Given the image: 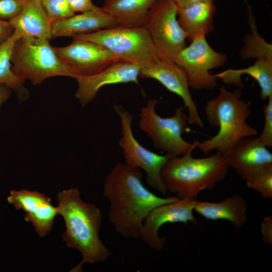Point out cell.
<instances>
[{"mask_svg":"<svg viewBox=\"0 0 272 272\" xmlns=\"http://www.w3.org/2000/svg\"><path fill=\"white\" fill-rule=\"evenodd\" d=\"M143 176L141 169L118 162L104 180L103 193L110 203L109 220L124 238L139 239L144 221L150 212L179 198L156 195L143 184Z\"/></svg>","mask_w":272,"mask_h":272,"instance_id":"1","label":"cell"},{"mask_svg":"<svg viewBox=\"0 0 272 272\" xmlns=\"http://www.w3.org/2000/svg\"><path fill=\"white\" fill-rule=\"evenodd\" d=\"M58 214L63 218L66 230L62 238L66 246L79 250L82 261L70 271H81L85 263L102 262L112 255L100 239L102 213L94 204L82 200L77 188L57 194Z\"/></svg>","mask_w":272,"mask_h":272,"instance_id":"2","label":"cell"},{"mask_svg":"<svg viewBox=\"0 0 272 272\" xmlns=\"http://www.w3.org/2000/svg\"><path fill=\"white\" fill-rule=\"evenodd\" d=\"M241 96L240 90L230 91L223 86L217 97L207 102L205 113L207 121L219 127V130L213 137L199 142L197 148L204 154L215 150L225 155L241 139L257 135V130L247 122L251 112V101Z\"/></svg>","mask_w":272,"mask_h":272,"instance_id":"3","label":"cell"},{"mask_svg":"<svg viewBox=\"0 0 272 272\" xmlns=\"http://www.w3.org/2000/svg\"><path fill=\"white\" fill-rule=\"evenodd\" d=\"M193 151L173 156L161 172L168 192L179 198L196 199L201 191L214 188L228 172L229 167L224 154L216 151L210 156L194 158Z\"/></svg>","mask_w":272,"mask_h":272,"instance_id":"4","label":"cell"},{"mask_svg":"<svg viewBox=\"0 0 272 272\" xmlns=\"http://www.w3.org/2000/svg\"><path fill=\"white\" fill-rule=\"evenodd\" d=\"M48 40L21 37L13 48L11 62L13 71L34 85L52 77L74 75L62 63Z\"/></svg>","mask_w":272,"mask_h":272,"instance_id":"5","label":"cell"},{"mask_svg":"<svg viewBox=\"0 0 272 272\" xmlns=\"http://www.w3.org/2000/svg\"><path fill=\"white\" fill-rule=\"evenodd\" d=\"M158 103L157 99L149 100L139 114V127L150 139L153 146L172 156H181L197 148L199 141L190 143L182 137L188 123L184 107H178L171 117H163L156 111Z\"/></svg>","mask_w":272,"mask_h":272,"instance_id":"6","label":"cell"},{"mask_svg":"<svg viewBox=\"0 0 272 272\" xmlns=\"http://www.w3.org/2000/svg\"><path fill=\"white\" fill-rule=\"evenodd\" d=\"M106 48L119 60L144 67L158 57L150 34L145 26H117L77 36Z\"/></svg>","mask_w":272,"mask_h":272,"instance_id":"7","label":"cell"},{"mask_svg":"<svg viewBox=\"0 0 272 272\" xmlns=\"http://www.w3.org/2000/svg\"><path fill=\"white\" fill-rule=\"evenodd\" d=\"M114 109L120 120L121 136L118 145L122 150L124 163L131 167L144 170L149 185L163 195H166L168 191L161 172L173 156L167 154H158L143 146L133 135L131 114L120 105L115 104Z\"/></svg>","mask_w":272,"mask_h":272,"instance_id":"8","label":"cell"},{"mask_svg":"<svg viewBox=\"0 0 272 272\" xmlns=\"http://www.w3.org/2000/svg\"><path fill=\"white\" fill-rule=\"evenodd\" d=\"M173 0H157L150 9L145 26L159 58L172 60L186 46V34L177 20Z\"/></svg>","mask_w":272,"mask_h":272,"instance_id":"9","label":"cell"},{"mask_svg":"<svg viewBox=\"0 0 272 272\" xmlns=\"http://www.w3.org/2000/svg\"><path fill=\"white\" fill-rule=\"evenodd\" d=\"M226 60L225 54L213 49L206 36H200L181 50L173 61L185 72L189 87L200 90L216 87L217 79L209 71L223 66Z\"/></svg>","mask_w":272,"mask_h":272,"instance_id":"10","label":"cell"},{"mask_svg":"<svg viewBox=\"0 0 272 272\" xmlns=\"http://www.w3.org/2000/svg\"><path fill=\"white\" fill-rule=\"evenodd\" d=\"M73 38L70 44L54 49L62 63L74 75L75 79L95 74L119 60L107 49L96 43Z\"/></svg>","mask_w":272,"mask_h":272,"instance_id":"11","label":"cell"},{"mask_svg":"<svg viewBox=\"0 0 272 272\" xmlns=\"http://www.w3.org/2000/svg\"><path fill=\"white\" fill-rule=\"evenodd\" d=\"M139 77L154 79L160 83L170 92L179 96L184 107L188 111V122L201 127L203 121L194 101L184 70L172 60L157 57L148 65L140 68Z\"/></svg>","mask_w":272,"mask_h":272,"instance_id":"12","label":"cell"},{"mask_svg":"<svg viewBox=\"0 0 272 272\" xmlns=\"http://www.w3.org/2000/svg\"><path fill=\"white\" fill-rule=\"evenodd\" d=\"M196 200L178 198L153 209L144 221L140 239L152 249L162 250L164 247L165 239L159 236V230L163 225L175 223L187 224L189 222L195 225L198 224L193 214Z\"/></svg>","mask_w":272,"mask_h":272,"instance_id":"13","label":"cell"},{"mask_svg":"<svg viewBox=\"0 0 272 272\" xmlns=\"http://www.w3.org/2000/svg\"><path fill=\"white\" fill-rule=\"evenodd\" d=\"M255 136L243 138L224 155L229 168L244 181L272 168V154Z\"/></svg>","mask_w":272,"mask_h":272,"instance_id":"14","label":"cell"},{"mask_svg":"<svg viewBox=\"0 0 272 272\" xmlns=\"http://www.w3.org/2000/svg\"><path fill=\"white\" fill-rule=\"evenodd\" d=\"M140 68L138 64L118 60L95 74L78 77L75 79L78 83L75 97L84 107L105 86L130 82L138 84Z\"/></svg>","mask_w":272,"mask_h":272,"instance_id":"15","label":"cell"},{"mask_svg":"<svg viewBox=\"0 0 272 272\" xmlns=\"http://www.w3.org/2000/svg\"><path fill=\"white\" fill-rule=\"evenodd\" d=\"M7 200L16 210L25 212V220L32 223L40 237L51 230L58 209L51 204L50 198L43 193L24 189L11 190Z\"/></svg>","mask_w":272,"mask_h":272,"instance_id":"16","label":"cell"},{"mask_svg":"<svg viewBox=\"0 0 272 272\" xmlns=\"http://www.w3.org/2000/svg\"><path fill=\"white\" fill-rule=\"evenodd\" d=\"M118 26L116 21L102 7L94 9L51 23V38L75 37Z\"/></svg>","mask_w":272,"mask_h":272,"instance_id":"17","label":"cell"},{"mask_svg":"<svg viewBox=\"0 0 272 272\" xmlns=\"http://www.w3.org/2000/svg\"><path fill=\"white\" fill-rule=\"evenodd\" d=\"M9 22L14 33L20 38L51 39L52 22L40 0H31L24 3L19 15Z\"/></svg>","mask_w":272,"mask_h":272,"instance_id":"18","label":"cell"},{"mask_svg":"<svg viewBox=\"0 0 272 272\" xmlns=\"http://www.w3.org/2000/svg\"><path fill=\"white\" fill-rule=\"evenodd\" d=\"M216 11L214 2H202L178 8V21L190 42L206 36L214 30Z\"/></svg>","mask_w":272,"mask_h":272,"instance_id":"19","label":"cell"},{"mask_svg":"<svg viewBox=\"0 0 272 272\" xmlns=\"http://www.w3.org/2000/svg\"><path fill=\"white\" fill-rule=\"evenodd\" d=\"M194 211L207 220H224L232 223L239 229L246 223L247 205L241 196L234 194L217 202L196 200Z\"/></svg>","mask_w":272,"mask_h":272,"instance_id":"20","label":"cell"},{"mask_svg":"<svg viewBox=\"0 0 272 272\" xmlns=\"http://www.w3.org/2000/svg\"><path fill=\"white\" fill-rule=\"evenodd\" d=\"M157 0H105L102 8L118 26H145L148 13Z\"/></svg>","mask_w":272,"mask_h":272,"instance_id":"21","label":"cell"},{"mask_svg":"<svg viewBox=\"0 0 272 272\" xmlns=\"http://www.w3.org/2000/svg\"><path fill=\"white\" fill-rule=\"evenodd\" d=\"M248 75L256 81L260 88V98L267 100L272 96V60L256 59L254 63L241 69H228L214 75L226 84L243 88L241 76Z\"/></svg>","mask_w":272,"mask_h":272,"instance_id":"22","label":"cell"},{"mask_svg":"<svg viewBox=\"0 0 272 272\" xmlns=\"http://www.w3.org/2000/svg\"><path fill=\"white\" fill-rule=\"evenodd\" d=\"M19 38L14 32L6 41L0 45V84L14 91L19 100L23 101L28 96V91L24 86L25 80L13 71L11 62L13 48Z\"/></svg>","mask_w":272,"mask_h":272,"instance_id":"23","label":"cell"},{"mask_svg":"<svg viewBox=\"0 0 272 272\" xmlns=\"http://www.w3.org/2000/svg\"><path fill=\"white\" fill-rule=\"evenodd\" d=\"M248 23L251 32L245 35L243 47L239 55L243 59L256 58L272 60V45L259 34L252 9L248 5Z\"/></svg>","mask_w":272,"mask_h":272,"instance_id":"24","label":"cell"},{"mask_svg":"<svg viewBox=\"0 0 272 272\" xmlns=\"http://www.w3.org/2000/svg\"><path fill=\"white\" fill-rule=\"evenodd\" d=\"M245 183L248 188L257 191L262 198H272V168L253 176Z\"/></svg>","mask_w":272,"mask_h":272,"instance_id":"25","label":"cell"},{"mask_svg":"<svg viewBox=\"0 0 272 272\" xmlns=\"http://www.w3.org/2000/svg\"><path fill=\"white\" fill-rule=\"evenodd\" d=\"M40 1L52 22L68 18L75 14L67 0Z\"/></svg>","mask_w":272,"mask_h":272,"instance_id":"26","label":"cell"},{"mask_svg":"<svg viewBox=\"0 0 272 272\" xmlns=\"http://www.w3.org/2000/svg\"><path fill=\"white\" fill-rule=\"evenodd\" d=\"M262 107L264 115V125L259 140L268 148L272 147V96L267 99Z\"/></svg>","mask_w":272,"mask_h":272,"instance_id":"27","label":"cell"},{"mask_svg":"<svg viewBox=\"0 0 272 272\" xmlns=\"http://www.w3.org/2000/svg\"><path fill=\"white\" fill-rule=\"evenodd\" d=\"M23 3L19 0H0V20L10 21L19 15Z\"/></svg>","mask_w":272,"mask_h":272,"instance_id":"28","label":"cell"},{"mask_svg":"<svg viewBox=\"0 0 272 272\" xmlns=\"http://www.w3.org/2000/svg\"><path fill=\"white\" fill-rule=\"evenodd\" d=\"M262 240L264 243L272 245V217H265L260 223Z\"/></svg>","mask_w":272,"mask_h":272,"instance_id":"29","label":"cell"},{"mask_svg":"<svg viewBox=\"0 0 272 272\" xmlns=\"http://www.w3.org/2000/svg\"><path fill=\"white\" fill-rule=\"evenodd\" d=\"M69 6L75 13L77 12L83 13L94 9L95 5L92 0H67Z\"/></svg>","mask_w":272,"mask_h":272,"instance_id":"30","label":"cell"},{"mask_svg":"<svg viewBox=\"0 0 272 272\" xmlns=\"http://www.w3.org/2000/svg\"><path fill=\"white\" fill-rule=\"evenodd\" d=\"M14 32V28L9 21L0 20V45L6 41Z\"/></svg>","mask_w":272,"mask_h":272,"instance_id":"31","label":"cell"},{"mask_svg":"<svg viewBox=\"0 0 272 272\" xmlns=\"http://www.w3.org/2000/svg\"><path fill=\"white\" fill-rule=\"evenodd\" d=\"M11 90L4 85L0 84V108L10 97Z\"/></svg>","mask_w":272,"mask_h":272,"instance_id":"32","label":"cell"},{"mask_svg":"<svg viewBox=\"0 0 272 272\" xmlns=\"http://www.w3.org/2000/svg\"><path fill=\"white\" fill-rule=\"evenodd\" d=\"M178 8H183L202 2H214V0H173Z\"/></svg>","mask_w":272,"mask_h":272,"instance_id":"33","label":"cell"},{"mask_svg":"<svg viewBox=\"0 0 272 272\" xmlns=\"http://www.w3.org/2000/svg\"><path fill=\"white\" fill-rule=\"evenodd\" d=\"M19 1H20L21 3H22L23 4H24L31 0H19Z\"/></svg>","mask_w":272,"mask_h":272,"instance_id":"34","label":"cell"}]
</instances>
